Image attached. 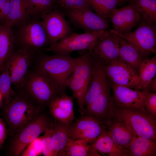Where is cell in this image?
Listing matches in <instances>:
<instances>
[{"label": "cell", "instance_id": "obj_5", "mask_svg": "<svg viewBox=\"0 0 156 156\" xmlns=\"http://www.w3.org/2000/svg\"><path fill=\"white\" fill-rule=\"evenodd\" d=\"M96 54L93 51L87 52L78 57L77 64L66 82V85L72 91L77 101L80 114H83L84 97L90 81Z\"/></svg>", "mask_w": 156, "mask_h": 156}, {"label": "cell", "instance_id": "obj_20", "mask_svg": "<svg viewBox=\"0 0 156 156\" xmlns=\"http://www.w3.org/2000/svg\"><path fill=\"white\" fill-rule=\"evenodd\" d=\"M73 98L64 93L54 98L50 103V113L57 121L71 124L74 118Z\"/></svg>", "mask_w": 156, "mask_h": 156}, {"label": "cell", "instance_id": "obj_7", "mask_svg": "<svg viewBox=\"0 0 156 156\" xmlns=\"http://www.w3.org/2000/svg\"><path fill=\"white\" fill-rule=\"evenodd\" d=\"M14 33L15 42H17L21 48L33 53L40 51L50 45L49 40L42 20L32 18L18 26Z\"/></svg>", "mask_w": 156, "mask_h": 156}, {"label": "cell", "instance_id": "obj_14", "mask_svg": "<svg viewBox=\"0 0 156 156\" xmlns=\"http://www.w3.org/2000/svg\"><path fill=\"white\" fill-rule=\"evenodd\" d=\"M32 54L21 48L13 51L6 63L8 66L12 84L16 90L21 88L28 73Z\"/></svg>", "mask_w": 156, "mask_h": 156}, {"label": "cell", "instance_id": "obj_23", "mask_svg": "<svg viewBox=\"0 0 156 156\" xmlns=\"http://www.w3.org/2000/svg\"><path fill=\"white\" fill-rule=\"evenodd\" d=\"M98 152L109 156H127L125 148L118 145L106 130L91 144Z\"/></svg>", "mask_w": 156, "mask_h": 156}, {"label": "cell", "instance_id": "obj_40", "mask_svg": "<svg viewBox=\"0 0 156 156\" xmlns=\"http://www.w3.org/2000/svg\"><path fill=\"white\" fill-rule=\"evenodd\" d=\"M133 0H117L118 2V5H122L126 3H129Z\"/></svg>", "mask_w": 156, "mask_h": 156}, {"label": "cell", "instance_id": "obj_29", "mask_svg": "<svg viewBox=\"0 0 156 156\" xmlns=\"http://www.w3.org/2000/svg\"><path fill=\"white\" fill-rule=\"evenodd\" d=\"M139 71V81L136 90H146L148 85L156 76V56L150 58L145 59L140 67Z\"/></svg>", "mask_w": 156, "mask_h": 156}, {"label": "cell", "instance_id": "obj_13", "mask_svg": "<svg viewBox=\"0 0 156 156\" xmlns=\"http://www.w3.org/2000/svg\"><path fill=\"white\" fill-rule=\"evenodd\" d=\"M70 24L75 27L90 33L105 30L109 26L107 19L94 12L91 7L81 12H68L64 13Z\"/></svg>", "mask_w": 156, "mask_h": 156}, {"label": "cell", "instance_id": "obj_32", "mask_svg": "<svg viewBox=\"0 0 156 156\" xmlns=\"http://www.w3.org/2000/svg\"><path fill=\"white\" fill-rule=\"evenodd\" d=\"M88 1L97 15L106 19L110 17L118 5L117 0H88Z\"/></svg>", "mask_w": 156, "mask_h": 156}, {"label": "cell", "instance_id": "obj_36", "mask_svg": "<svg viewBox=\"0 0 156 156\" xmlns=\"http://www.w3.org/2000/svg\"><path fill=\"white\" fill-rule=\"evenodd\" d=\"M144 109L152 115L156 116V93L150 92L147 96Z\"/></svg>", "mask_w": 156, "mask_h": 156}, {"label": "cell", "instance_id": "obj_21", "mask_svg": "<svg viewBox=\"0 0 156 156\" xmlns=\"http://www.w3.org/2000/svg\"><path fill=\"white\" fill-rule=\"evenodd\" d=\"M10 5L7 16L2 23L12 28L19 26L31 19L25 0H9Z\"/></svg>", "mask_w": 156, "mask_h": 156}, {"label": "cell", "instance_id": "obj_35", "mask_svg": "<svg viewBox=\"0 0 156 156\" xmlns=\"http://www.w3.org/2000/svg\"><path fill=\"white\" fill-rule=\"evenodd\" d=\"M52 126L48 129L41 136L42 154L44 156H55L51 144Z\"/></svg>", "mask_w": 156, "mask_h": 156}, {"label": "cell", "instance_id": "obj_30", "mask_svg": "<svg viewBox=\"0 0 156 156\" xmlns=\"http://www.w3.org/2000/svg\"><path fill=\"white\" fill-rule=\"evenodd\" d=\"M129 4L140 14L143 20L155 24L156 0H133Z\"/></svg>", "mask_w": 156, "mask_h": 156}, {"label": "cell", "instance_id": "obj_12", "mask_svg": "<svg viewBox=\"0 0 156 156\" xmlns=\"http://www.w3.org/2000/svg\"><path fill=\"white\" fill-rule=\"evenodd\" d=\"M65 17L63 13L57 8L40 16L50 45L73 32Z\"/></svg>", "mask_w": 156, "mask_h": 156}, {"label": "cell", "instance_id": "obj_9", "mask_svg": "<svg viewBox=\"0 0 156 156\" xmlns=\"http://www.w3.org/2000/svg\"><path fill=\"white\" fill-rule=\"evenodd\" d=\"M139 23L134 31L126 34H121L111 30L134 47L145 57L151 53H156V25L142 19Z\"/></svg>", "mask_w": 156, "mask_h": 156}, {"label": "cell", "instance_id": "obj_8", "mask_svg": "<svg viewBox=\"0 0 156 156\" xmlns=\"http://www.w3.org/2000/svg\"><path fill=\"white\" fill-rule=\"evenodd\" d=\"M108 32L105 29L82 34L73 32L51 44L45 51L61 54H70L75 51L84 50L92 51L97 42Z\"/></svg>", "mask_w": 156, "mask_h": 156}, {"label": "cell", "instance_id": "obj_28", "mask_svg": "<svg viewBox=\"0 0 156 156\" xmlns=\"http://www.w3.org/2000/svg\"><path fill=\"white\" fill-rule=\"evenodd\" d=\"M58 156H101L89 143L79 139L70 138L66 146Z\"/></svg>", "mask_w": 156, "mask_h": 156}, {"label": "cell", "instance_id": "obj_1", "mask_svg": "<svg viewBox=\"0 0 156 156\" xmlns=\"http://www.w3.org/2000/svg\"><path fill=\"white\" fill-rule=\"evenodd\" d=\"M43 108L23 90H16L10 101L3 104L1 115L6 125L8 135L35 120Z\"/></svg>", "mask_w": 156, "mask_h": 156}, {"label": "cell", "instance_id": "obj_6", "mask_svg": "<svg viewBox=\"0 0 156 156\" xmlns=\"http://www.w3.org/2000/svg\"><path fill=\"white\" fill-rule=\"evenodd\" d=\"M79 60L70 54L42 55L39 59L37 68L53 79L64 90L66 82L74 71Z\"/></svg>", "mask_w": 156, "mask_h": 156}, {"label": "cell", "instance_id": "obj_3", "mask_svg": "<svg viewBox=\"0 0 156 156\" xmlns=\"http://www.w3.org/2000/svg\"><path fill=\"white\" fill-rule=\"evenodd\" d=\"M54 122L42 112L35 120L18 129L9 136L6 155L11 156L21 155L27 146L52 127Z\"/></svg>", "mask_w": 156, "mask_h": 156}, {"label": "cell", "instance_id": "obj_41", "mask_svg": "<svg viewBox=\"0 0 156 156\" xmlns=\"http://www.w3.org/2000/svg\"><path fill=\"white\" fill-rule=\"evenodd\" d=\"M2 95L1 94V93L0 92V103L1 102V99H2Z\"/></svg>", "mask_w": 156, "mask_h": 156}, {"label": "cell", "instance_id": "obj_2", "mask_svg": "<svg viewBox=\"0 0 156 156\" xmlns=\"http://www.w3.org/2000/svg\"><path fill=\"white\" fill-rule=\"evenodd\" d=\"M19 89L43 109L48 106L54 98L64 93L65 91L45 72L37 68L28 73Z\"/></svg>", "mask_w": 156, "mask_h": 156}, {"label": "cell", "instance_id": "obj_18", "mask_svg": "<svg viewBox=\"0 0 156 156\" xmlns=\"http://www.w3.org/2000/svg\"><path fill=\"white\" fill-rule=\"evenodd\" d=\"M105 124L107 131L115 142L122 148L127 147L138 136L125 122L110 113Z\"/></svg>", "mask_w": 156, "mask_h": 156}, {"label": "cell", "instance_id": "obj_10", "mask_svg": "<svg viewBox=\"0 0 156 156\" xmlns=\"http://www.w3.org/2000/svg\"><path fill=\"white\" fill-rule=\"evenodd\" d=\"M104 70L107 78L112 84L136 90L139 81L135 70L120 57L108 63H105Z\"/></svg>", "mask_w": 156, "mask_h": 156}, {"label": "cell", "instance_id": "obj_37", "mask_svg": "<svg viewBox=\"0 0 156 156\" xmlns=\"http://www.w3.org/2000/svg\"><path fill=\"white\" fill-rule=\"evenodd\" d=\"M10 5L9 0H0V23H3L8 14Z\"/></svg>", "mask_w": 156, "mask_h": 156}, {"label": "cell", "instance_id": "obj_33", "mask_svg": "<svg viewBox=\"0 0 156 156\" xmlns=\"http://www.w3.org/2000/svg\"><path fill=\"white\" fill-rule=\"evenodd\" d=\"M12 85L8 66L5 64L3 70L0 74V92L4 100V104L9 103L15 93Z\"/></svg>", "mask_w": 156, "mask_h": 156}, {"label": "cell", "instance_id": "obj_38", "mask_svg": "<svg viewBox=\"0 0 156 156\" xmlns=\"http://www.w3.org/2000/svg\"><path fill=\"white\" fill-rule=\"evenodd\" d=\"M6 125L3 119L0 117V150L8 136Z\"/></svg>", "mask_w": 156, "mask_h": 156}, {"label": "cell", "instance_id": "obj_15", "mask_svg": "<svg viewBox=\"0 0 156 156\" xmlns=\"http://www.w3.org/2000/svg\"><path fill=\"white\" fill-rule=\"evenodd\" d=\"M112 88L114 104L123 108L144 109L145 99L150 93L146 90H138L114 84Z\"/></svg>", "mask_w": 156, "mask_h": 156}, {"label": "cell", "instance_id": "obj_17", "mask_svg": "<svg viewBox=\"0 0 156 156\" xmlns=\"http://www.w3.org/2000/svg\"><path fill=\"white\" fill-rule=\"evenodd\" d=\"M114 28L118 33L124 34L131 31L142 19L140 14L129 4L116 8L109 18Z\"/></svg>", "mask_w": 156, "mask_h": 156}, {"label": "cell", "instance_id": "obj_22", "mask_svg": "<svg viewBox=\"0 0 156 156\" xmlns=\"http://www.w3.org/2000/svg\"><path fill=\"white\" fill-rule=\"evenodd\" d=\"M112 101L109 88L99 95L85 110L88 115L93 116L105 123L110 114Z\"/></svg>", "mask_w": 156, "mask_h": 156}, {"label": "cell", "instance_id": "obj_4", "mask_svg": "<svg viewBox=\"0 0 156 156\" xmlns=\"http://www.w3.org/2000/svg\"><path fill=\"white\" fill-rule=\"evenodd\" d=\"M110 113L123 120L138 136L156 141V116L144 109L117 107L112 99Z\"/></svg>", "mask_w": 156, "mask_h": 156}, {"label": "cell", "instance_id": "obj_27", "mask_svg": "<svg viewBox=\"0 0 156 156\" xmlns=\"http://www.w3.org/2000/svg\"><path fill=\"white\" fill-rule=\"evenodd\" d=\"M127 156H155L156 141L138 136L125 148Z\"/></svg>", "mask_w": 156, "mask_h": 156}, {"label": "cell", "instance_id": "obj_26", "mask_svg": "<svg viewBox=\"0 0 156 156\" xmlns=\"http://www.w3.org/2000/svg\"><path fill=\"white\" fill-rule=\"evenodd\" d=\"M118 36L120 58L136 71H139L145 57L134 47Z\"/></svg>", "mask_w": 156, "mask_h": 156}, {"label": "cell", "instance_id": "obj_31", "mask_svg": "<svg viewBox=\"0 0 156 156\" xmlns=\"http://www.w3.org/2000/svg\"><path fill=\"white\" fill-rule=\"evenodd\" d=\"M27 9L32 18H38L49 13L57 6L56 0H25Z\"/></svg>", "mask_w": 156, "mask_h": 156}, {"label": "cell", "instance_id": "obj_11", "mask_svg": "<svg viewBox=\"0 0 156 156\" xmlns=\"http://www.w3.org/2000/svg\"><path fill=\"white\" fill-rule=\"evenodd\" d=\"M106 130L103 121L87 114L71 125L70 136L73 139H81L91 144Z\"/></svg>", "mask_w": 156, "mask_h": 156}, {"label": "cell", "instance_id": "obj_16", "mask_svg": "<svg viewBox=\"0 0 156 156\" xmlns=\"http://www.w3.org/2000/svg\"><path fill=\"white\" fill-rule=\"evenodd\" d=\"M95 54L90 81L84 97L86 108L99 95L110 88L104 70L105 62Z\"/></svg>", "mask_w": 156, "mask_h": 156}, {"label": "cell", "instance_id": "obj_19", "mask_svg": "<svg viewBox=\"0 0 156 156\" xmlns=\"http://www.w3.org/2000/svg\"><path fill=\"white\" fill-rule=\"evenodd\" d=\"M93 51L105 63L116 60L120 57L119 36L110 29L97 42Z\"/></svg>", "mask_w": 156, "mask_h": 156}, {"label": "cell", "instance_id": "obj_24", "mask_svg": "<svg viewBox=\"0 0 156 156\" xmlns=\"http://www.w3.org/2000/svg\"><path fill=\"white\" fill-rule=\"evenodd\" d=\"M15 40L12 28L0 24V74L14 51Z\"/></svg>", "mask_w": 156, "mask_h": 156}, {"label": "cell", "instance_id": "obj_34", "mask_svg": "<svg viewBox=\"0 0 156 156\" xmlns=\"http://www.w3.org/2000/svg\"><path fill=\"white\" fill-rule=\"evenodd\" d=\"M57 8L63 13L68 12H81L90 7L88 0H56Z\"/></svg>", "mask_w": 156, "mask_h": 156}, {"label": "cell", "instance_id": "obj_39", "mask_svg": "<svg viewBox=\"0 0 156 156\" xmlns=\"http://www.w3.org/2000/svg\"><path fill=\"white\" fill-rule=\"evenodd\" d=\"M146 90L150 92L155 93L156 92V76L153 78L148 85Z\"/></svg>", "mask_w": 156, "mask_h": 156}, {"label": "cell", "instance_id": "obj_25", "mask_svg": "<svg viewBox=\"0 0 156 156\" xmlns=\"http://www.w3.org/2000/svg\"><path fill=\"white\" fill-rule=\"evenodd\" d=\"M71 124H67L57 121L54 122L52 126L51 144L55 156L65 148L71 138L70 128Z\"/></svg>", "mask_w": 156, "mask_h": 156}]
</instances>
